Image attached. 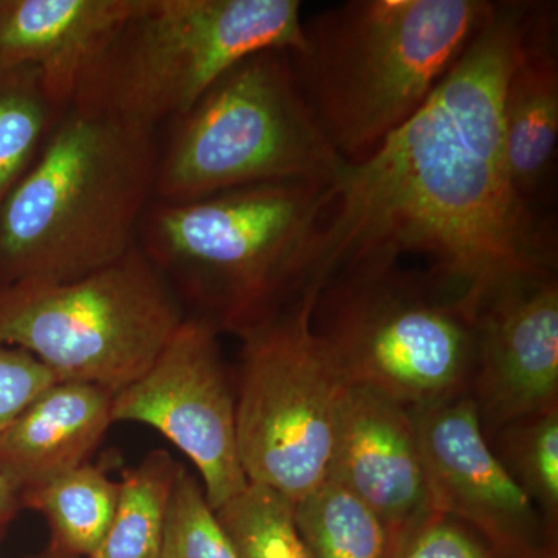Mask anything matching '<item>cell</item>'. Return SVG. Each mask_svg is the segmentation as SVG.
I'll list each match as a JSON object with an SVG mask.
<instances>
[{"mask_svg": "<svg viewBox=\"0 0 558 558\" xmlns=\"http://www.w3.org/2000/svg\"><path fill=\"white\" fill-rule=\"evenodd\" d=\"M535 2H494L416 116L330 183L311 288L385 250L427 256L428 275L475 312L519 271L557 269L553 220L521 201L505 156L502 94Z\"/></svg>", "mask_w": 558, "mask_h": 558, "instance_id": "cell-1", "label": "cell"}, {"mask_svg": "<svg viewBox=\"0 0 558 558\" xmlns=\"http://www.w3.org/2000/svg\"><path fill=\"white\" fill-rule=\"evenodd\" d=\"M159 131L72 105L0 208V288L69 281L137 247Z\"/></svg>", "mask_w": 558, "mask_h": 558, "instance_id": "cell-2", "label": "cell"}, {"mask_svg": "<svg viewBox=\"0 0 558 558\" xmlns=\"http://www.w3.org/2000/svg\"><path fill=\"white\" fill-rule=\"evenodd\" d=\"M330 183L275 180L150 202L137 245L193 317L240 337L311 292Z\"/></svg>", "mask_w": 558, "mask_h": 558, "instance_id": "cell-3", "label": "cell"}, {"mask_svg": "<svg viewBox=\"0 0 558 558\" xmlns=\"http://www.w3.org/2000/svg\"><path fill=\"white\" fill-rule=\"evenodd\" d=\"M488 0H351L303 22L289 51L312 116L344 163L416 116L487 20Z\"/></svg>", "mask_w": 558, "mask_h": 558, "instance_id": "cell-4", "label": "cell"}, {"mask_svg": "<svg viewBox=\"0 0 558 558\" xmlns=\"http://www.w3.org/2000/svg\"><path fill=\"white\" fill-rule=\"evenodd\" d=\"M311 325L344 381L409 410L472 395L473 312L429 275L385 250L341 264L323 282Z\"/></svg>", "mask_w": 558, "mask_h": 558, "instance_id": "cell-5", "label": "cell"}, {"mask_svg": "<svg viewBox=\"0 0 558 558\" xmlns=\"http://www.w3.org/2000/svg\"><path fill=\"white\" fill-rule=\"evenodd\" d=\"M303 22L299 0H140L72 105L159 131L250 54L300 50Z\"/></svg>", "mask_w": 558, "mask_h": 558, "instance_id": "cell-6", "label": "cell"}, {"mask_svg": "<svg viewBox=\"0 0 558 558\" xmlns=\"http://www.w3.org/2000/svg\"><path fill=\"white\" fill-rule=\"evenodd\" d=\"M341 165L301 94L289 50H263L172 121L154 199L193 201L275 180L332 183Z\"/></svg>", "mask_w": 558, "mask_h": 558, "instance_id": "cell-7", "label": "cell"}, {"mask_svg": "<svg viewBox=\"0 0 558 558\" xmlns=\"http://www.w3.org/2000/svg\"><path fill=\"white\" fill-rule=\"evenodd\" d=\"M186 318L142 248L69 281L0 288V343L24 349L58 380L113 395L138 379Z\"/></svg>", "mask_w": 558, "mask_h": 558, "instance_id": "cell-8", "label": "cell"}, {"mask_svg": "<svg viewBox=\"0 0 558 558\" xmlns=\"http://www.w3.org/2000/svg\"><path fill=\"white\" fill-rule=\"evenodd\" d=\"M315 290L241 333L236 435L250 483L293 502L328 476L343 376L311 325Z\"/></svg>", "mask_w": 558, "mask_h": 558, "instance_id": "cell-9", "label": "cell"}, {"mask_svg": "<svg viewBox=\"0 0 558 558\" xmlns=\"http://www.w3.org/2000/svg\"><path fill=\"white\" fill-rule=\"evenodd\" d=\"M218 336L209 323L186 315L112 405L113 422L148 425L191 459L215 510L248 484L238 450L236 392Z\"/></svg>", "mask_w": 558, "mask_h": 558, "instance_id": "cell-10", "label": "cell"}, {"mask_svg": "<svg viewBox=\"0 0 558 558\" xmlns=\"http://www.w3.org/2000/svg\"><path fill=\"white\" fill-rule=\"evenodd\" d=\"M410 411L432 510L464 521L513 558L557 543L492 450L472 395Z\"/></svg>", "mask_w": 558, "mask_h": 558, "instance_id": "cell-11", "label": "cell"}, {"mask_svg": "<svg viewBox=\"0 0 558 558\" xmlns=\"http://www.w3.org/2000/svg\"><path fill=\"white\" fill-rule=\"evenodd\" d=\"M473 325L472 398L487 439L509 422L558 407L557 269L501 279L484 293Z\"/></svg>", "mask_w": 558, "mask_h": 558, "instance_id": "cell-12", "label": "cell"}, {"mask_svg": "<svg viewBox=\"0 0 558 558\" xmlns=\"http://www.w3.org/2000/svg\"><path fill=\"white\" fill-rule=\"evenodd\" d=\"M328 476L379 517L391 542L432 510L411 411L377 389L341 392Z\"/></svg>", "mask_w": 558, "mask_h": 558, "instance_id": "cell-13", "label": "cell"}, {"mask_svg": "<svg viewBox=\"0 0 558 558\" xmlns=\"http://www.w3.org/2000/svg\"><path fill=\"white\" fill-rule=\"evenodd\" d=\"M138 2L0 0V68H35L47 97L65 110Z\"/></svg>", "mask_w": 558, "mask_h": 558, "instance_id": "cell-14", "label": "cell"}, {"mask_svg": "<svg viewBox=\"0 0 558 558\" xmlns=\"http://www.w3.org/2000/svg\"><path fill=\"white\" fill-rule=\"evenodd\" d=\"M502 137L513 189L542 213L558 142L557 5L535 2L502 94Z\"/></svg>", "mask_w": 558, "mask_h": 558, "instance_id": "cell-15", "label": "cell"}, {"mask_svg": "<svg viewBox=\"0 0 558 558\" xmlns=\"http://www.w3.org/2000/svg\"><path fill=\"white\" fill-rule=\"evenodd\" d=\"M113 392L60 380L0 433V472L21 492L87 464L113 424Z\"/></svg>", "mask_w": 558, "mask_h": 558, "instance_id": "cell-16", "label": "cell"}, {"mask_svg": "<svg viewBox=\"0 0 558 558\" xmlns=\"http://www.w3.org/2000/svg\"><path fill=\"white\" fill-rule=\"evenodd\" d=\"M120 483L90 462L58 478L22 492V506L44 515L50 553L90 558L101 545L116 513Z\"/></svg>", "mask_w": 558, "mask_h": 558, "instance_id": "cell-17", "label": "cell"}, {"mask_svg": "<svg viewBox=\"0 0 558 558\" xmlns=\"http://www.w3.org/2000/svg\"><path fill=\"white\" fill-rule=\"evenodd\" d=\"M180 464L153 450L121 475L116 513L90 558H160L165 520Z\"/></svg>", "mask_w": 558, "mask_h": 558, "instance_id": "cell-18", "label": "cell"}, {"mask_svg": "<svg viewBox=\"0 0 558 558\" xmlns=\"http://www.w3.org/2000/svg\"><path fill=\"white\" fill-rule=\"evenodd\" d=\"M293 508L312 558L391 557V537L379 517L332 476Z\"/></svg>", "mask_w": 558, "mask_h": 558, "instance_id": "cell-19", "label": "cell"}, {"mask_svg": "<svg viewBox=\"0 0 558 558\" xmlns=\"http://www.w3.org/2000/svg\"><path fill=\"white\" fill-rule=\"evenodd\" d=\"M62 113L47 97L38 70L0 68V208L39 156Z\"/></svg>", "mask_w": 558, "mask_h": 558, "instance_id": "cell-20", "label": "cell"}, {"mask_svg": "<svg viewBox=\"0 0 558 558\" xmlns=\"http://www.w3.org/2000/svg\"><path fill=\"white\" fill-rule=\"evenodd\" d=\"M488 444L557 538L558 407L509 422Z\"/></svg>", "mask_w": 558, "mask_h": 558, "instance_id": "cell-21", "label": "cell"}, {"mask_svg": "<svg viewBox=\"0 0 558 558\" xmlns=\"http://www.w3.org/2000/svg\"><path fill=\"white\" fill-rule=\"evenodd\" d=\"M215 512L238 558H312L292 499L275 488L248 481Z\"/></svg>", "mask_w": 558, "mask_h": 558, "instance_id": "cell-22", "label": "cell"}, {"mask_svg": "<svg viewBox=\"0 0 558 558\" xmlns=\"http://www.w3.org/2000/svg\"><path fill=\"white\" fill-rule=\"evenodd\" d=\"M160 558H238L201 481L183 465L171 490Z\"/></svg>", "mask_w": 558, "mask_h": 558, "instance_id": "cell-23", "label": "cell"}, {"mask_svg": "<svg viewBox=\"0 0 558 558\" xmlns=\"http://www.w3.org/2000/svg\"><path fill=\"white\" fill-rule=\"evenodd\" d=\"M389 558H513L480 531L447 513L428 510L392 542Z\"/></svg>", "mask_w": 558, "mask_h": 558, "instance_id": "cell-24", "label": "cell"}, {"mask_svg": "<svg viewBox=\"0 0 558 558\" xmlns=\"http://www.w3.org/2000/svg\"><path fill=\"white\" fill-rule=\"evenodd\" d=\"M57 381V376L24 349L0 343V433Z\"/></svg>", "mask_w": 558, "mask_h": 558, "instance_id": "cell-25", "label": "cell"}, {"mask_svg": "<svg viewBox=\"0 0 558 558\" xmlns=\"http://www.w3.org/2000/svg\"><path fill=\"white\" fill-rule=\"evenodd\" d=\"M22 509L24 506H22L21 488L0 472V543L9 534L11 524L17 519Z\"/></svg>", "mask_w": 558, "mask_h": 558, "instance_id": "cell-26", "label": "cell"}, {"mask_svg": "<svg viewBox=\"0 0 558 558\" xmlns=\"http://www.w3.org/2000/svg\"><path fill=\"white\" fill-rule=\"evenodd\" d=\"M532 558H558V543H553V545L546 546L542 553H538L537 556Z\"/></svg>", "mask_w": 558, "mask_h": 558, "instance_id": "cell-27", "label": "cell"}, {"mask_svg": "<svg viewBox=\"0 0 558 558\" xmlns=\"http://www.w3.org/2000/svg\"><path fill=\"white\" fill-rule=\"evenodd\" d=\"M31 558H73V557L58 556V554L50 553V550L47 549L46 553L40 554V556L31 557Z\"/></svg>", "mask_w": 558, "mask_h": 558, "instance_id": "cell-28", "label": "cell"}]
</instances>
